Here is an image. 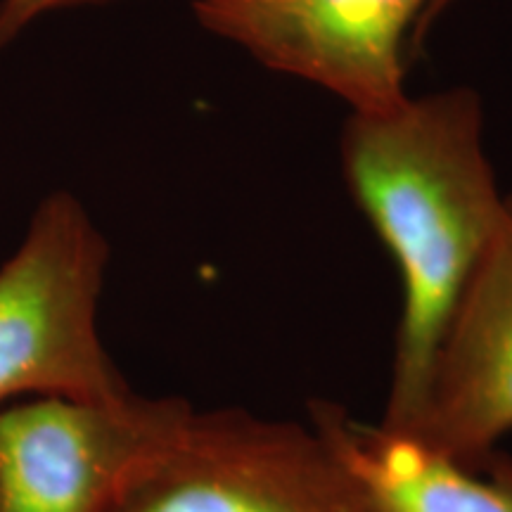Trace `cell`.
Segmentation results:
<instances>
[{
    "label": "cell",
    "mask_w": 512,
    "mask_h": 512,
    "mask_svg": "<svg viewBox=\"0 0 512 512\" xmlns=\"http://www.w3.org/2000/svg\"><path fill=\"white\" fill-rule=\"evenodd\" d=\"M339 159L351 200L399 271L401 313L380 422L411 430L441 339L508 207L486 155L482 95L456 86L408 95L389 112H349Z\"/></svg>",
    "instance_id": "obj_1"
},
{
    "label": "cell",
    "mask_w": 512,
    "mask_h": 512,
    "mask_svg": "<svg viewBox=\"0 0 512 512\" xmlns=\"http://www.w3.org/2000/svg\"><path fill=\"white\" fill-rule=\"evenodd\" d=\"M110 247L67 192L36 211L0 266V411L29 396L112 401L131 394L98 330Z\"/></svg>",
    "instance_id": "obj_2"
},
{
    "label": "cell",
    "mask_w": 512,
    "mask_h": 512,
    "mask_svg": "<svg viewBox=\"0 0 512 512\" xmlns=\"http://www.w3.org/2000/svg\"><path fill=\"white\" fill-rule=\"evenodd\" d=\"M105 512H366L311 422L197 411L128 472Z\"/></svg>",
    "instance_id": "obj_3"
},
{
    "label": "cell",
    "mask_w": 512,
    "mask_h": 512,
    "mask_svg": "<svg viewBox=\"0 0 512 512\" xmlns=\"http://www.w3.org/2000/svg\"><path fill=\"white\" fill-rule=\"evenodd\" d=\"M437 0H197V22L271 72L337 95L349 112H389L408 98Z\"/></svg>",
    "instance_id": "obj_4"
},
{
    "label": "cell",
    "mask_w": 512,
    "mask_h": 512,
    "mask_svg": "<svg viewBox=\"0 0 512 512\" xmlns=\"http://www.w3.org/2000/svg\"><path fill=\"white\" fill-rule=\"evenodd\" d=\"M181 396H29L0 411V512H105L128 472L183 425Z\"/></svg>",
    "instance_id": "obj_5"
},
{
    "label": "cell",
    "mask_w": 512,
    "mask_h": 512,
    "mask_svg": "<svg viewBox=\"0 0 512 512\" xmlns=\"http://www.w3.org/2000/svg\"><path fill=\"white\" fill-rule=\"evenodd\" d=\"M401 432L463 463L512 434V195L441 339L418 420Z\"/></svg>",
    "instance_id": "obj_6"
},
{
    "label": "cell",
    "mask_w": 512,
    "mask_h": 512,
    "mask_svg": "<svg viewBox=\"0 0 512 512\" xmlns=\"http://www.w3.org/2000/svg\"><path fill=\"white\" fill-rule=\"evenodd\" d=\"M309 422L354 482L366 512H512L508 453L463 463L411 432L351 418L332 401H311Z\"/></svg>",
    "instance_id": "obj_7"
},
{
    "label": "cell",
    "mask_w": 512,
    "mask_h": 512,
    "mask_svg": "<svg viewBox=\"0 0 512 512\" xmlns=\"http://www.w3.org/2000/svg\"><path fill=\"white\" fill-rule=\"evenodd\" d=\"M88 3H107V0H3L0 5V46L15 38L31 19L46 15L50 10Z\"/></svg>",
    "instance_id": "obj_8"
},
{
    "label": "cell",
    "mask_w": 512,
    "mask_h": 512,
    "mask_svg": "<svg viewBox=\"0 0 512 512\" xmlns=\"http://www.w3.org/2000/svg\"><path fill=\"white\" fill-rule=\"evenodd\" d=\"M453 3H456V0H437V3H434L432 12H430V19H427V29H430L432 24L437 22V19H439L441 12H444V10L448 8V5H453Z\"/></svg>",
    "instance_id": "obj_9"
}]
</instances>
